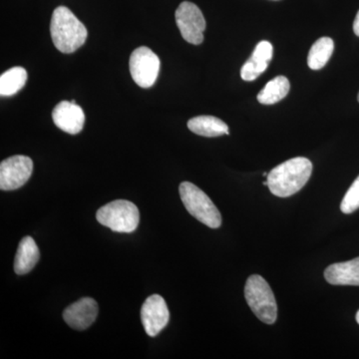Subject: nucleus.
<instances>
[{
  "instance_id": "nucleus-21",
  "label": "nucleus",
  "mask_w": 359,
  "mask_h": 359,
  "mask_svg": "<svg viewBox=\"0 0 359 359\" xmlns=\"http://www.w3.org/2000/svg\"><path fill=\"white\" fill-rule=\"evenodd\" d=\"M356 321H358V323L359 325V311H358V313H356Z\"/></svg>"
},
{
  "instance_id": "nucleus-9",
  "label": "nucleus",
  "mask_w": 359,
  "mask_h": 359,
  "mask_svg": "<svg viewBox=\"0 0 359 359\" xmlns=\"http://www.w3.org/2000/svg\"><path fill=\"white\" fill-rule=\"evenodd\" d=\"M170 320L166 302L159 294L149 297L141 309V320L149 337H154L167 327Z\"/></svg>"
},
{
  "instance_id": "nucleus-8",
  "label": "nucleus",
  "mask_w": 359,
  "mask_h": 359,
  "mask_svg": "<svg viewBox=\"0 0 359 359\" xmlns=\"http://www.w3.org/2000/svg\"><path fill=\"white\" fill-rule=\"evenodd\" d=\"M33 162L27 156L15 155L2 161L0 164V189L18 190L32 177Z\"/></svg>"
},
{
  "instance_id": "nucleus-20",
  "label": "nucleus",
  "mask_w": 359,
  "mask_h": 359,
  "mask_svg": "<svg viewBox=\"0 0 359 359\" xmlns=\"http://www.w3.org/2000/svg\"><path fill=\"white\" fill-rule=\"evenodd\" d=\"M353 32L359 37V11L358 14H356L355 20H354Z\"/></svg>"
},
{
  "instance_id": "nucleus-19",
  "label": "nucleus",
  "mask_w": 359,
  "mask_h": 359,
  "mask_svg": "<svg viewBox=\"0 0 359 359\" xmlns=\"http://www.w3.org/2000/svg\"><path fill=\"white\" fill-rule=\"evenodd\" d=\"M358 209H359V176L347 191L340 205V210L344 214H351Z\"/></svg>"
},
{
  "instance_id": "nucleus-11",
  "label": "nucleus",
  "mask_w": 359,
  "mask_h": 359,
  "mask_svg": "<svg viewBox=\"0 0 359 359\" xmlns=\"http://www.w3.org/2000/svg\"><path fill=\"white\" fill-rule=\"evenodd\" d=\"M98 311L97 302L90 297H84L68 306L63 313V318L70 327L84 330L96 320Z\"/></svg>"
},
{
  "instance_id": "nucleus-16",
  "label": "nucleus",
  "mask_w": 359,
  "mask_h": 359,
  "mask_svg": "<svg viewBox=\"0 0 359 359\" xmlns=\"http://www.w3.org/2000/svg\"><path fill=\"white\" fill-rule=\"evenodd\" d=\"M290 84L285 76H278L268 82L257 94V101L263 105H273L280 102L289 94Z\"/></svg>"
},
{
  "instance_id": "nucleus-1",
  "label": "nucleus",
  "mask_w": 359,
  "mask_h": 359,
  "mask_svg": "<svg viewBox=\"0 0 359 359\" xmlns=\"http://www.w3.org/2000/svg\"><path fill=\"white\" fill-rule=\"evenodd\" d=\"M311 172L313 164L306 158L285 161L269 172L266 179L269 191L276 197H290L308 183Z\"/></svg>"
},
{
  "instance_id": "nucleus-5",
  "label": "nucleus",
  "mask_w": 359,
  "mask_h": 359,
  "mask_svg": "<svg viewBox=\"0 0 359 359\" xmlns=\"http://www.w3.org/2000/svg\"><path fill=\"white\" fill-rule=\"evenodd\" d=\"M97 221L117 233H133L140 223L137 205L126 200H116L98 210Z\"/></svg>"
},
{
  "instance_id": "nucleus-15",
  "label": "nucleus",
  "mask_w": 359,
  "mask_h": 359,
  "mask_svg": "<svg viewBox=\"0 0 359 359\" xmlns=\"http://www.w3.org/2000/svg\"><path fill=\"white\" fill-rule=\"evenodd\" d=\"M188 128L193 133L210 138L230 134L228 125L214 116H198L192 118L189 120Z\"/></svg>"
},
{
  "instance_id": "nucleus-4",
  "label": "nucleus",
  "mask_w": 359,
  "mask_h": 359,
  "mask_svg": "<svg viewBox=\"0 0 359 359\" xmlns=\"http://www.w3.org/2000/svg\"><path fill=\"white\" fill-rule=\"evenodd\" d=\"M179 192L187 211L194 218L211 229L221 226V212L200 188L190 182H183L179 187Z\"/></svg>"
},
{
  "instance_id": "nucleus-18",
  "label": "nucleus",
  "mask_w": 359,
  "mask_h": 359,
  "mask_svg": "<svg viewBox=\"0 0 359 359\" xmlns=\"http://www.w3.org/2000/svg\"><path fill=\"white\" fill-rule=\"evenodd\" d=\"M27 71L25 68L13 67L0 76V95L13 96L25 87L27 81Z\"/></svg>"
},
{
  "instance_id": "nucleus-22",
  "label": "nucleus",
  "mask_w": 359,
  "mask_h": 359,
  "mask_svg": "<svg viewBox=\"0 0 359 359\" xmlns=\"http://www.w3.org/2000/svg\"><path fill=\"white\" fill-rule=\"evenodd\" d=\"M358 102H359V93H358Z\"/></svg>"
},
{
  "instance_id": "nucleus-14",
  "label": "nucleus",
  "mask_w": 359,
  "mask_h": 359,
  "mask_svg": "<svg viewBox=\"0 0 359 359\" xmlns=\"http://www.w3.org/2000/svg\"><path fill=\"white\" fill-rule=\"evenodd\" d=\"M39 249L35 241L32 237L23 238L16 252L14 271L20 276L29 273L39 263Z\"/></svg>"
},
{
  "instance_id": "nucleus-17",
  "label": "nucleus",
  "mask_w": 359,
  "mask_h": 359,
  "mask_svg": "<svg viewBox=\"0 0 359 359\" xmlns=\"http://www.w3.org/2000/svg\"><path fill=\"white\" fill-rule=\"evenodd\" d=\"M334 42L330 37H321L311 46L308 56L309 67L313 70H320L325 67L334 53Z\"/></svg>"
},
{
  "instance_id": "nucleus-2",
  "label": "nucleus",
  "mask_w": 359,
  "mask_h": 359,
  "mask_svg": "<svg viewBox=\"0 0 359 359\" xmlns=\"http://www.w3.org/2000/svg\"><path fill=\"white\" fill-rule=\"evenodd\" d=\"M50 33L54 46L66 54L79 49L88 35L83 23L65 6H58L52 13Z\"/></svg>"
},
{
  "instance_id": "nucleus-3",
  "label": "nucleus",
  "mask_w": 359,
  "mask_h": 359,
  "mask_svg": "<svg viewBox=\"0 0 359 359\" xmlns=\"http://www.w3.org/2000/svg\"><path fill=\"white\" fill-rule=\"evenodd\" d=\"M248 304L257 318L266 325H273L278 318V306L273 290L263 276L252 275L245 287Z\"/></svg>"
},
{
  "instance_id": "nucleus-6",
  "label": "nucleus",
  "mask_w": 359,
  "mask_h": 359,
  "mask_svg": "<svg viewBox=\"0 0 359 359\" xmlns=\"http://www.w3.org/2000/svg\"><path fill=\"white\" fill-rule=\"evenodd\" d=\"M160 59L148 47L135 49L130 57L129 67L135 83L142 88H150L155 84L160 71Z\"/></svg>"
},
{
  "instance_id": "nucleus-12",
  "label": "nucleus",
  "mask_w": 359,
  "mask_h": 359,
  "mask_svg": "<svg viewBox=\"0 0 359 359\" xmlns=\"http://www.w3.org/2000/svg\"><path fill=\"white\" fill-rule=\"evenodd\" d=\"M273 48L271 42H259L254 53L241 69V77L245 81H254L259 75L263 74L269 67V61L273 58Z\"/></svg>"
},
{
  "instance_id": "nucleus-10",
  "label": "nucleus",
  "mask_w": 359,
  "mask_h": 359,
  "mask_svg": "<svg viewBox=\"0 0 359 359\" xmlns=\"http://www.w3.org/2000/svg\"><path fill=\"white\" fill-rule=\"evenodd\" d=\"M52 119L59 129L71 135L80 133L85 123L84 111L71 101L58 103L52 112Z\"/></svg>"
},
{
  "instance_id": "nucleus-13",
  "label": "nucleus",
  "mask_w": 359,
  "mask_h": 359,
  "mask_svg": "<svg viewBox=\"0 0 359 359\" xmlns=\"http://www.w3.org/2000/svg\"><path fill=\"white\" fill-rule=\"evenodd\" d=\"M328 283L334 285H359V257L330 264L325 271Z\"/></svg>"
},
{
  "instance_id": "nucleus-7",
  "label": "nucleus",
  "mask_w": 359,
  "mask_h": 359,
  "mask_svg": "<svg viewBox=\"0 0 359 359\" xmlns=\"http://www.w3.org/2000/svg\"><path fill=\"white\" fill-rule=\"evenodd\" d=\"M177 26L189 43L199 45L204 41L205 20L199 7L193 2L184 1L175 13Z\"/></svg>"
}]
</instances>
